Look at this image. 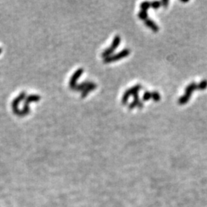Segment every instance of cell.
<instances>
[{"mask_svg":"<svg viewBox=\"0 0 207 207\" xmlns=\"http://www.w3.org/2000/svg\"><path fill=\"white\" fill-rule=\"evenodd\" d=\"M198 87H199V90H201V91L206 89V87H207L206 80H203V81H202L200 84H198Z\"/></svg>","mask_w":207,"mask_h":207,"instance_id":"8fae6325","label":"cell"},{"mask_svg":"<svg viewBox=\"0 0 207 207\" xmlns=\"http://www.w3.org/2000/svg\"><path fill=\"white\" fill-rule=\"evenodd\" d=\"M144 23H145V25L147 26V27H149L150 29H152L153 32H157L158 31H159V27L157 26V25H156L154 22L152 21L151 19H150V18L146 19L145 21H144Z\"/></svg>","mask_w":207,"mask_h":207,"instance_id":"8992f818","label":"cell"},{"mask_svg":"<svg viewBox=\"0 0 207 207\" xmlns=\"http://www.w3.org/2000/svg\"><path fill=\"white\" fill-rule=\"evenodd\" d=\"M138 16H139V18H140V19L144 20V21L148 18V15H147V12H146V11L142 10L141 12H140L139 14H138Z\"/></svg>","mask_w":207,"mask_h":207,"instance_id":"30bf717a","label":"cell"},{"mask_svg":"<svg viewBox=\"0 0 207 207\" xmlns=\"http://www.w3.org/2000/svg\"><path fill=\"white\" fill-rule=\"evenodd\" d=\"M168 3H169V1H166V0H164V1H162L161 2V6H164V8H167V6H168Z\"/></svg>","mask_w":207,"mask_h":207,"instance_id":"5bb4252c","label":"cell"},{"mask_svg":"<svg viewBox=\"0 0 207 207\" xmlns=\"http://www.w3.org/2000/svg\"><path fill=\"white\" fill-rule=\"evenodd\" d=\"M151 98L154 101H159L160 100V95L157 91H153L151 93Z\"/></svg>","mask_w":207,"mask_h":207,"instance_id":"9c48e42d","label":"cell"},{"mask_svg":"<svg viewBox=\"0 0 207 207\" xmlns=\"http://www.w3.org/2000/svg\"><path fill=\"white\" fill-rule=\"evenodd\" d=\"M194 90H199V87H198V84H196V83H194V82H193V83H191V84H189V85L186 87V89H185L186 93H185V95H183V96H182L181 98L179 99V101H178L179 104L183 105V104H185L186 103H187L188 101H189V98H190L191 95H192L193 91Z\"/></svg>","mask_w":207,"mask_h":207,"instance_id":"6da1fadb","label":"cell"},{"mask_svg":"<svg viewBox=\"0 0 207 207\" xmlns=\"http://www.w3.org/2000/svg\"><path fill=\"white\" fill-rule=\"evenodd\" d=\"M140 8L142 9L143 11L147 12V10L150 8V2H144L140 4Z\"/></svg>","mask_w":207,"mask_h":207,"instance_id":"ba28073f","label":"cell"},{"mask_svg":"<svg viewBox=\"0 0 207 207\" xmlns=\"http://www.w3.org/2000/svg\"><path fill=\"white\" fill-rule=\"evenodd\" d=\"M133 97H134V101H133V102L129 105L128 108H129L130 109H133V108H134L135 107H137V108H143V101L140 100L138 93L133 95Z\"/></svg>","mask_w":207,"mask_h":207,"instance_id":"5b68a950","label":"cell"},{"mask_svg":"<svg viewBox=\"0 0 207 207\" xmlns=\"http://www.w3.org/2000/svg\"><path fill=\"white\" fill-rule=\"evenodd\" d=\"M120 43V37L119 35H116L115 37H114V40H113L111 46L107 48V49L102 53V55L101 56H102L103 58H108L109 57V56H111V54L114 51V50L119 46Z\"/></svg>","mask_w":207,"mask_h":207,"instance_id":"3957f363","label":"cell"},{"mask_svg":"<svg viewBox=\"0 0 207 207\" xmlns=\"http://www.w3.org/2000/svg\"><path fill=\"white\" fill-rule=\"evenodd\" d=\"M142 88H143L142 86L140 85V84H137V85L134 86V87H131L130 89L127 90L126 92L124 94L123 98H122V101H121L122 104H126L130 97L133 96V95H135V94L138 93V91H139Z\"/></svg>","mask_w":207,"mask_h":207,"instance_id":"277c9868","label":"cell"},{"mask_svg":"<svg viewBox=\"0 0 207 207\" xmlns=\"http://www.w3.org/2000/svg\"><path fill=\"white\" fill-rule=\"evenodd\" d=\"M160 6H161V2H158V1H155V2H150V7L153 8L154 9H159Z\"/></svg>","mask_w":207,"mask_h":207,"instance_id":"4fadbf2b","label":"cell"},{"mask_svg":"<svg viewBox=\"0 0 207 207\" xmlns=\"http://www.w3.org/2000/svg\"><path fill=\"white\" fill-rule=\"evenodd\" d=\"M82 73H83L82 69H79V70H78L76 72H75V74H74L73 77L71 78V82H70L71 87H75V84H76L77 79H78V78L81 76Z\"/></svg>","mask_w":207,"mask_h":207,"instance_id":"52a82bcc","label":"cell"},{"mask_svg":"<svg viewBox=\"0 0 207 207\" xmlns=\"http://www.w3.org/2000/svg\"><path fill=\"white\" fill-rule=\"evenodd\" d=\"M150 99H151V92L150 91L144 92V96H143V101H149Z\"/></svg>","mask_w":207,"mask_h":207,"instance_id":"7c38bea8","label":"cell"},{"mask_svg":"<svg viewBox=\"0 0 207 207\" xmlns=\"http://www.w3.org/2000/svg\"><path fill=\"white\" fill-rule=\"evenodd\" d=\"M130 53H131V50L128 49V48H125V49L120 51L117 54L114 55H111L108 58H105L104 60V63H111V62H114L115 61L120 60V59H122L129 55Z\"/></svg>","mask_w":207,"mask_h":207,"instance_id":"7a4b0ae2","label":"cell"}]
</instances>
